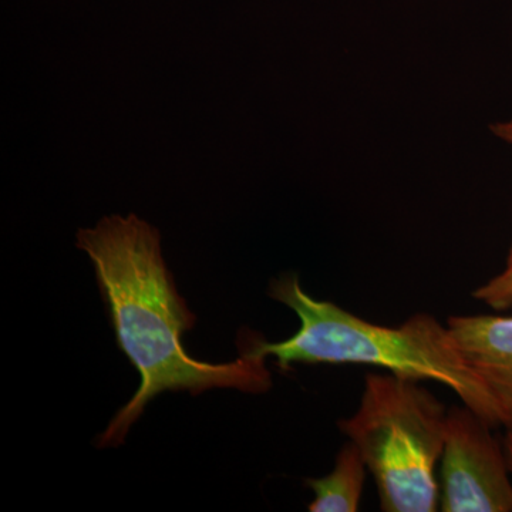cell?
<instances>
[{"label":"cell","instance_id":"277c9868","mask_svg":"<svg viewBox=\"0 0 512 512\" xmlns=\"http://www.w3.org/2000/svg\"><path fill=\"white\" fill-rule=\"evenodd\" d=\"M493 430L466 404L448 410L440 460V511L512 512L511 471L504 441Z\"/></svg>","mask_w":512,"mask_h":512},{"label":"cell","instance_id":"8992f818","mask_svg":"<svg viewBox=\"0 0 512 512\" xmlns=\"http://www.w3.org/2000/svg\"><path fill=\"white\" fill-rule=\"evenodd\" d=\"M367 466L362 454L348 441L336 457L335 467L328 476L308 478L305 485L315 498L308 505L311 512H356L362 501Z\"/></svg>","mask_w":512,"mask_h":512},{"label":"cell","instance_id":"5b68a950","mask_svg":"<svg viewBox=\"0 0 512 512\" xmlns=\"http://www.w3.org/2000/svg\"><path fill=\"white\" fill-rule=\"evenodd\" d=\"M447 326L493 399L500 426L512 430V316L456 315Z\"/></svg>","mask_w":512,"mask_h":512},{"label":"cell","instance_id":"9c48e42d","mask_svg":"<svg viewBox=\"0 0 512 512\" xmlns=\"http://www.w3.org/2000/svg\"><path fill=\"white\" fill-rule=\"evenodd\" d=\"M505 454H507L508 467L512 474V430H507L504 439Z\"/></svg>","mask_w":512,"mask_h":512},{"label":"cell","instance_id":"7a4b0ae2","mask_svg":"<svg viewBox=\"0 0 512 512\" xmlns=\"http://www.w3.org/2000/svg\"><path fill=\"white\" fill-rule=\"evenodd\" d=\"M268 295L288 306L299 319L291 338L269 343L245 330L239 335V353L275 357L286 372L293 365H366L389 370L392 375L417 382L443 384L461 403L500 427L490 394L471 370L451 335L430 313H414L402 325L367 322L330 301H319L305 292L298 275L274 279Z\"/></svg>","mask_w":512,"mask_h":512},{"label":"cell","instance_id":"52a82bcc","mask_svg":"<svg viewBox=\"0 0 512 512\" xmlns=\"http://www.w3.org/2000/svg\"><path fill=\"white\" fill-rule=\"evenodd\" d=\"M473 298L494 312H505L512 308V244L500 274L478 286Z\"/></svg>","mask_w":512,"mask_h":512},{"label":"cell","instance_id":"6da1fadb","mask_svg":"<svg viewBox=\"0 0 512 512\" xmlns=\"http://www.w3.org/2000/svg\"><path fill=\"white\" fill-rule=\"evenodd\" d=\"M76 247L92 259L117 343L140 373V386L97 437V448L119 447L147 404L165 392L201 394L235 389L264 394L272 387L265 356L210 363L188 355L185 332L197 322L161 252L160 232L136 214L111 215L77 232Z\"/></svg>","mask_w":512,"mask_h":512},{"label":"cell","instance_id":"3957f363","mask_svg":"<svg viewBox=\"0 0 512 512\" xmlns=\"http://www.w3.org/2000/svg\"><path fill=\"white\" fill-rule=\"evenodd\" d=\"M420 383L369 373L359 407L339 423L375 478L384 512L439 510L448 410Z\"/></svg>","mask_w":512,"mask_h":512},{"label":"cell","instance_id":"ba28073f","mask_svg":"<svg viewBox=\"0 0 512 512\" xmlns=\"http://www.w3.org/2000/svg\"><path fill=\"white\" fill-rule=\"evenodd\" d=\"M493 131L497 134V137L501 138V140L507 141L508 144H512V120L497 124V126L493 127Z\"/></svg>","mask_w":512,"mask_h":512}]
</instances>
